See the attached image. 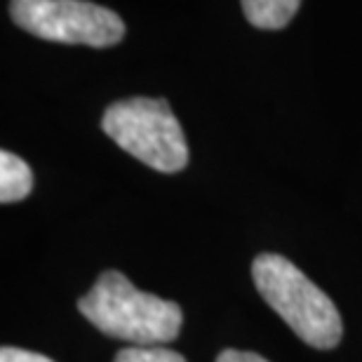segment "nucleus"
<instances>
[{"label":"nucleus","mask_w":362,"mask_h":362,"mask_svg":"<svg viewBox=\"0 0 362 362\" xmlns=\"http://www.w3.org/2000/svg\"><path fill=\"white\" fill-rule=\"evenodd\" d=\"M78 308L99 332L134 346L175 341L184 322L179 303L141 292L118 271L101 273Z\"/></svg>","instance_id":"nucleus-1"},{"label":"nucleus","mask_w":362,"mask_h":362,"mask_svg":"<svg viewBox=\"0 0 362 362\" xmlns=\"http://www.w3.org/2000/svg\"><path fill=\"white\" fill-rule=\"evenodd\" d=\"M252 278L264 301L303 344L329 351L341 341L344 322L334 301L289 259L280 255H259L252 264Z\"/></svg>","instance_id":"nucleus-2"},{"label":"nucleus","mask_w":362,"mask_h":362,"mask_svg":"<svg viewBox=\"0 0 362 362\" xmlns=\"http://www.w3.org/2000/svg\"><path fill=\"white\" fill-rule=\"evenodd\" d=\"M101 127L129 156L151 170L175 175L188 165V144L165 99L134 97L106 108Z\"/></svg>","instance_id":"nucleus-3"},{"label":"nucleus","mask_w":362,"mask_h":362,"mask_svg":"<svg viewBox=\"0 0 362 362\" xmlns=\"http://www.w3.org/2000/svg\"><path fill=\"white\" fill-rule=\"evenodd\" d=\"M10 14L31 35L64 45L111 47L125 35L118 14L90 0H12Z\"/></svg>","instance_id":"nucleus-4"},{"label":"nucleus","mask_w":362,"mask_h":362,"mask_svg":"<svg viewBox=\"0 0 362 362\" xmlns=\"http://www.w3.org/2000/svg\"><path fill=\"white\" fill-rule=\"evenodd\" d=\"M33 191V172L19 156L3 151L0 153V200L5 205L24 200Z\"/></svg>","instance_id":"nucleus-5"},{"label":"nucleus","mask_w":362,"mask_h":362,"mask_svg":"<svg viewBox=\"0 0 362 362\" xmlns=\"http://www.w3.org/2000/svg\"><path fill=\"white\" fill-rule=\"evenodd\" d=\"M243 12L252 26L275 31L294 19L301 0H240Z\"/></svg>","instance_id":"nucleus-6"},{"label":"nucleus","mask_w":362,"mask_h":362,"mask_svg":"<svg viewBox=\"0 0 362 362\" xmlns=\"http://www.w3.org/2000/svg\"><path fill=\"white\" fill-rule=\"evenodd\" d=\"M113 362H186V358L165 346H127Z\"/></svg>","instance_id":"nucleus-7"},{"label":"nucleus","mask_w":362,"mask_h":362,"mask_svg":"<svg viewBox=\"0 0 362 362\" xmlns=\"http://www.w3.org/2000/svg\"><path fill=\"white\" fill-rule=\"evenodd\" d=\"M0 362H54L40 353H33V351H24V349H14V346H5L0 351Z\"/></svg>","instance_id":"nucleus-8"},{"label":"nucleus","mask_w":362,"mask_h":362,"mask_svg":"<svg viewBox=\"0 0 362 362\" xmlns=\"http://www.w3.org/2000/svg\"><path fill=\"white\" fill-rule=\"evenodd\" d=\"M216 362H269L266 358H262L259 353H250V351H223L219 358H216Z\"/></svg>","instance_id":"nucleus-9"}]
</instances>
